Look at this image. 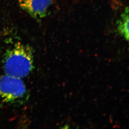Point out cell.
Masks as SVG:
<instances>
[{"label":"cell","instance_id":"cell-3","mask_svg":"<svg viewBox=\"0 0 129 129\" xmlns=\"http://www.w3.org/2000/svg\"><path fill=\"white\" fill-rule=\"evenodd\" d=\"M21 9L37 19L45 18L52 0H18Z\"/></svg>","mask_w":129,"mask_h":129},{"label":"cell","instance_id":"cell-2","mask_svg":"<svg viewBox=\"0 0 129 129\" xmlns=\"http://www.w3.org/2000/svg\"><path fill=\"white\" fill-rule=\"evenodd\" d=\"M28 91L22 79L5 74L0 76V99L9 104H19L28 99Z\"/></svg>","mask_w":129,"mask_h":129},{"label":"cell","instance_id":"cell-4","mask_svg":"<svg viewBox=\"0 0 129 129\" xmlns=\"http://www.w3.org/2000/svg\"><path fill=\"white\" fill-rule=\"evenodd\" d=\"M129 9L126 8L117 22V29L119 34L129 40Z\"/></svg>","mask_w":129,"mask_h":129},{"label":"cell","instance_id":"cell-1","mask_svg":"<svg viewBox=\"0 0 129 129\" xmlns=\"http://www.w3.org/2000/svg\"><path fill=\"white\" fill-rule=\"evenodd\" d=\"M34 62L31 48L18 43L6 51L3 60V68L5 74L22 79L34 69Z\"/></svg>","mask_w":129,"mask_h":129}]
</instances>
